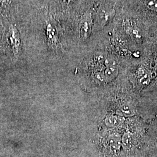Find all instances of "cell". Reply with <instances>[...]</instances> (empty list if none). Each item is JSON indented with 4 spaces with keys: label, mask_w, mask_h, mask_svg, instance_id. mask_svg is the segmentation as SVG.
<instances>
[{
    "label": "cell",
    "mask_w": 157,
    "mask_h": 157,
    "mask_svg": "<svg viewBox=\"0 0 157 157\" xmlns=\"http://www.w3.org/2000/svg\"><path fill=\"white\" fill-rule=\"evenodd\" d=\"M122 144L127 151L133 150L136 146V140L132 133L126 132L122 139Z\"/></svg>",
    "instance_id": "5"
},
{
    "label": "cell",
    "mask_w": 157,
    "mask_h": 157,
    "mask_svg": "<svg viewBox=\"0 0 157 157\" xmlns=\"http://www.w3.org/2000/svg\"><path fill=\"white\" fill-rule=\"evenodd\" d=\"M117 113L122 117H129L134 115V109L129 104H124L119 108Z\"/></svg>",
    "instance_id": "6"
},
{
    "label": "cell",
    "mask_w": 157,
    "mask_h": 157,
    "mask_svg": "<svg viewBox=\"0 0 157 157\" xmlns=\"http://www.w3.org/2000/svg\"><path fill=\"white\" fill-rule=\"evenodd\" d=\"M144 4L148 9L157 12V0H144Z\"/></svg>",
    "instance_id": "9"
},
{
    "label": "cell",
    "mask_w": 157,
    "mask_h": 157,
    "mask_svg": "<svg viewBox=\"0 0 157 157\" xmlns=\"http://www.w3.org/2000/svg\"><path fill=\"white\" fill-rule=\"evenodd\" d=\"M103 71L107 80H113L118 75L119 70L117 65H113L108 67H104Z\"/></svg>",
    "instance_id": "7"
},
{
    "label": "cell",
    "mask_w": 157,
    "mask_h": 157,
    "mask_svg": "<svg viewBox=\"0 0 157 157\" xmlns=\"http://www.w3.org/2000/svg\"><path fill=\"white\" fill-rule=\"evenodd\" d=\"M95 2L87 1L72 11L59 17L67 47L82 44L88 41L94 32Z\"/></svg>",
    "instance_id": "1"
},
{
    "label": "cell",
    "mask_w": 157,
    "mask_h": 157,
    "mask_svg": "<svg viewBox=\"0 0 157 157\" xmlns=\"http://www.w3.org/2000/svg\"><path fill=\"white\" fill-rule=\"evenodd\" d=\"M2 22V15L0 14V25L1 24Z\"/></svg>",
    "instance_id": "10"
},
{
    "label": "cell",
    "mask_w": 157,
    "mask_h": 157,
    "mask_svg": "<svg viewBox=\"0 0 157 157\" xmlns=\"http://www.w3.org/2000/svg\"><path fill=\"white\" fill-rule=\"evenodd\" d=\"M1 43L15 62L21 59L26 48L24 27L19 11L16 15L2 17Z\"/></svg>",
    "instance_id": "2"
},
{
    "label": "cell",
    "mask_w": 157,
    "mask_h": 157,
    "mask_svg": "<svg viewBox=\"0 0 157 157\" xmlns=\"http://www.w3.org/2000/svg\"><path fill=\"white\" fill-rule=\"evenodd\" d=\"M23 0H0V14L3 17H11L16 15Z\"/></svg>",
    "instance_id": "4"
},
{
    "label": "cell",
    "mask_w": 157,
    "mask_h": 157,
    "mask_svg": "<svg viewBox=\"0 0 157 157\" xmlns=\"http://www.w3.org/2000/svg\"><path fill=\"white\" fill-rule=\"evenodd\" d=\"M124 118L120 116L111 115L107 117L105 119V124L109 127H113L119 125L120 124L124 121Z\"/></svg>",
    "instance_id": "8"
},
{
    "label": "cell",
    "mask_w": 157,
    "mask_h": 157,
    "mask_svg": "<svg viewBox=\"0 0 157 157\" xmlns=\"http://www.w3.org/2000/svg\"><path fill=\"white\" fill-rule=\"evenodd\" d=\"M87 0H43L56 19L72 11Z\"/></svg>",
    "instance_id": "3"
}]
</instances>
